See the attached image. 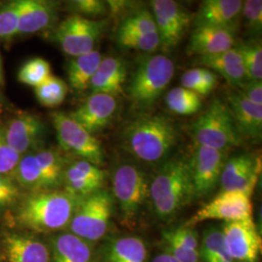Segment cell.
<instances>
[{
    "label": "cell",
    "mask_w": 262,
    "mask_h": 262,
    "mask_svg": "<svg viewBox=\"0 0 262 262\" xmlns=\"http://www.w3.org/2000/svg\"><path fill=\"white\" fill-rule=\"evenodd\" d=\"M178 141L175 123L161 115H141L125 125L121 137L127 154L149 164L168 159Z\"/></svg>",
    "instance_id": "1"
},
{
    "label": "cell",
    "mask_w": 262,
    "mask_h": 262,
    "mask_svg": "<svg viewBox=\"0 0 262 262\" xmlns=\"http://www.w3.org/2000/svg\"><path fill=\"white\" fill-rule=\"evenodd\" d=\"M79 198L66 190L31 192L19 203L17 221L37 232H50L69 225Z\"/></svg>",
    "instance_id": "2"
},
{
    "label": "cell",
    "mask_w": 262,
    "mask_h": 262,
    "mask_svg": "<svg viewBox=\"0 0 262 262\" xmlns=\"http://www.w3.org/2000/svg\"><path fill=\"white\" fill-rule=\"evenodd\" d=\"M192 197L187 159L175 158L163 162L150 183V198L156 215L161 220L171 219Z\"/></svg>",
    "instance_id": "3"
},
{
    "label": "cell",
    "mask_w": 262,
    "mask_h": 262,
    "mask_svg": "<svg viewBox=\"0 0 262 262\" xmlns=\"http://www.w3.org/2000/svg\"><path fill=\"white\" fill-rule=\"evenodd\" d=\"M175 74L173 60L165 55H156L141 61L131 75L127 93L138 109H149L167 89Z\"/></svg>",
    "instance_id": "4"
},
{
    "label": "cell",
    "mask_w": 262,
    "mask_h": 262,
    "mask_svg": "<svg viewBox=\"0 0 262 262\" xmlns=\"http://www.w3.org/2000/svg\"><path fill=\"white\" fill-rule=\"evenodd\" d=\"M194 144L227 151L238 147L242 137L227 104L215 99L190 126Z\"/></svg>",
    "instance_id": "5"
},
{
    "label": "cell",
    "mask_w": 262,
    "mask_h": 262,
    "mask_svg": "<svg viewBox=\"0 0 262 262\" xmlns=\"http://www.w3.org/2000/svg\"><path fill=\"white\" fill-rule=\"evenodd\" d=\"M63 157L53 149H39L23 156L13 177L19 187L31 192L55 189L63 182Z\"/></svg>",
    "instance_id": "6"
},
{
    "label": "cell",
    "mask_w": 262,
    "mask_h": 262,
    "mask_svg": "<svg viewBox=\"0 0 262 262\" xmlns=\"http://www.w3.org/2000/svg\"><path fill=\"white\" fill-rule=\"evenodd\" d=\"M113 194L117 200L125 225H134L150 197L147 174L137 165L122 163L113 174Z\"/></svg>",
    "instance_id": "7"
},
{
    "label": "cell",
    "mask_w": 262,
    "mask_h": 262,
    "mask_svg": "<svg viewBox=\"0 0 262 262\" xmlns=\"http://www.w3.org/2000/svg\"><path fill=\"white\" fill-rule=\"evenodd\" d=\"M112 210V196L103 189L80 198L69 224L72 234L86 242L100 240L108 231Z\"/></svg>",
    "instance_id": "8"
},
{
    "label": "cell",
    "mask_w": 262,
    "mask_h": 262,
    "mask_svg": "<svg viewBox=\"0 0 262 262\" xmlns=\"http://www.w3.org/2000/svg\"><path fill=\"white\" fill-rule=\"evenodd\" d=\"M106 28L104 19H86L72 14L56 27L54 38L63 53L76 57L93 52Z\"/></svg>",
    "instance_id": "9"
},
{
    "label": "cell",
    "mask_w": 262,
    "mask_h": 262,
    "mask_svg": "<svg viewBox=\"0 0 262 262\" xmlns=\"http://www.w3.org/2000/svg\"><path fill=\"white\" fill-rule=\"evenodd\" d=\"M52 122L56 129L58 144L62 150L97 166L102 165L103 149L101 142L94 135L77 123L69 114L53 113Z\"/></svg>",
    "instance_id": "10"
},
{
    "label": "cell",
    "mask_w": 262,
    "mask_h": 262,
    "mask_svg": "<svg viewBox=\"0 0 262 262\" xmlns=\"http://www.w3.org/2000/svg\"><path fill=\"white\" fill-rule=\"evenodd\" d=\"M225 161L226 151L193 143L187 162L194 197L207 196L215 189Z\"/></svg>",
    "instance_id": "11"
},
{
    "label": "cell",
    "mask_w": 262,
    "mask_h": 262,
    "mask_svg": "<svg viewBox=\"0 0 262 262\" xmlns=\"http://www.w3.org/2000/svg\"><path fill=\"white\" fill-rule=\"evenodd\" d=\"M150 6L159 32L160 48L169 52L183 40L192 17L181 4L173 0H154Z\"/></svg>",
    "instance_id": "12"
},
{
    "label": "cell",
    "mask_w": 262,
    "mask_h": 262,
    "mask_svg": "<svg viewBox=\"0 0 262 262\" xmlns=\"http://www.w3.org/2000/svg\"><path fill=\"white\" fill-rule=\"evenodd\" d=\"M250 195L242 191L223 190L200 208L187 225L206 221L233 222L253 219V204Z\"/></svg>",
    "instance_id": "13"
},
{
    "label": "cell",
    "mask_w": 262,
    "mask_h": 262,
    "mask_svg": "<svg viewBox=\"0 0 262 262\" xmlns=\"http://www.w3.org/2000/svg\"><path fill=\"white\" fill-rule=\"evenodd\" d=\"M222 232L225 247L234 261L256 262L261 239L253 219L225 223Z\"/></svg>",
    "instance_id": "14"
},
{
    "label": "cell",
    "mask_w": 262,
    "mask_h": 262,
    "mask_svg": "<svg viewBox=\"0 0 262 262\" xmlns=\"http://www.w3.org/2000/svg\"><path fill=\"white\" fill-rule=\"evenodd\" d=\"M4 126L10 147L20 157L42 148L46 127L36 115L21 113Z\"/></svg>",
    "instance_id": "15"
},
{
    "label": "cell",
    "mask_w": 262,
    "mask_h": 262,
    "mask_svg": "<svg viewBox=\"0 0 262 262\" xmlns=\"http://www.w3.org/2000/svg\"><path fill=\"white\" fill-rule=\"evenodd\" d=\"M261 160L251 154H240L228 159L220 178L223 190L242 191L252 196L258 182Z\"/></svg>",
    "instance_id": "16"
},
{
    "label": "cell",
    "mask_w": 262,
    "mask_h": 262,
    "mask_svg": "<svg viewBox=\"0 0 262 262\" xmlns=\"http://www.w3.org/2000/svg\"><path fill=\"white\" fill-rule=\"evenodd\" d=\"M117 109L116 97L108 94H94L69 116L89 133L94 135L111 123Z\"/></svg>",
    "instance_id": "17"
},
{
    "label": "cell",
    "mask_w": 262,
    "mask_h": 262,
    "mask_svg": "<svg viewBox=\"0 0 262 262\" xmlns=\"http://www.w3.org/2000/svg\"><path fill=\"white\" fill-rule=\"evenodd\" d=\"M241 0H205L197 10L194 27L208 26L236 31L242 16Z\"/></svg>",
    "instance_id": "18"
},
{
    "label": "cell",
    "mask_w": 262,
    "mask_h": 262,
    "mask_svg": "<svg viewBox=\"0 0 262 262\" xmlns=\"http://www.w3.org/2000/svg\"><path fill=\"white\" fill-rule=\"evenodd\" d=\"M106 174L94 163L80 159L67 166L63 175L66 191L77 198H84L101 189Z\"/></svg>",
    "instance_id": "19"
},
{
    "label": "cell",
    "mask_w": 262,
    "mask_h": 262,
    "mask_svg": "<svg viewBox=\"0 0 262 262\" xmlns=\"http://www.w3.org/2000/svg\"><path fill=\"white\" fill-rule=\"evenodd\" d=\"M236 46V31L215 27H194L190 34L187 54L190 56L216 55Z\"/></svg>",
    "instance_id": "20"
},
{
    "label": "cell",
    "mask_w": 262,
    "mask_h": 262,
    "mask_svg": "<svg viewBox=\"0 0 262 262\" xmlns=\"http://www.w3.org/2000/svg\"><path fill=\"white\" fill-rule=\"evenodd\" d=\"M18 6L19 35L34 34L52 27L58 12V3L49 0H18Z\"/></svg>",
    "instance_id": "21"
},
{
    "label": "cell",
    "mask_w": 262,
    "mask_h": 262,
    "mask_svg": "<svg viewBox=\"0 0 262 262\" xmlns=\"http://www.w3.org/2000/svg\"><path fill=\"white\" fill-rule=\"evenodd\" d=\"M230 112L241 135L250 140L258 141L262 135V106L248 100L244 94L235 90L227 95Z\"/></svg>",
    "instance_id": "22"
},
{
    "label": "cell",
    "mask_w": 262,
    "mask_h": 262,
    "mask_svg": "<svg viewBox=\"0 0 262 262\" xmlns=\"http://www.w3.org/2000/svg\"><path fill=\"white\" fill-rule=\"evenodd\" d=\"M196 63L223 76L228 84L236 89H240L249 80L242 57L236 46L216 55L198 56Z\"/></svg>",
    "instance_id": "23"
},
{
    "label": "cell",
    "mask_w": 262,
    "mask_h": 262,
    "mask_svg": "<svg viewBox=\"0 0 262 262\" xmlns=\"http://www.w3.org/2000/svg\"><path fill=\"white\" fill-rule=\"evenodd\" d=\"M126 79V66L116 56L102 57L89 89L92 94H102L116 97L122 93Z\"/></svg>",
    "instance_id": "24"
},
{
    "label": "cell",
    "mask_w": 262,
    "mask_h": 262,
    "mask_svg": "<svg viewBox=\"0 0 262 262\" xmlns=\"http://www.w3.org/2000/svg\"><path fill=\"white\" fill-rule=\"evenodd\" d=\"M3 245L9 262H50L51 259L46 245L30 236L6 235Z\"/></svg>",
    "instance_id": "25"
},
{
    "label": "cell",
    "mask_w": 262,
    "mask_h": 262,
    "mask_svg": "<svg viewBox=\"0 0 262 262\" xmlns=\"http://www.w3.org/2000/svg\"><path fill=\"white\" fill-rule=\"evenodd\" d=\"M101 59V54L96 50L73 57L67 66V78L70 86L76 92L88 90Z\"/></svg>",
    "instance_id": "26"
},
{
    "label": "cell",
    "mask_w": 262,
    "mask_h": 262,
    "mask_svg": "<svg viewBox=\"0 0 262 262\" xmlns=\"http://www.w3.org/2000/svg\"><path fill=\"white\" fill-rule=\"evenodd\" d=\"M92 255L86 241L72 233L57 236L53 244L52 262H92Z\"/></svg>",
    "instance_id": "27"
},
{
    "label": "cell",
    "mask_w": 262,
    "mask_h": 262,
    "mask_svg": "<svg viewBox=\"0 0 262 262\" xmlns=\"http://www.w3.org/2000/svg\"><path fill=\"white\" fill-rule=\"evenodd\" d=\"M147 247L136 236H124L114 240L105 253L106 262H146Z\"/></svg>",
    "instance_id": "28"
},
{
    "label": "cell",
    "mask_w": 262,
    "mask_h": 262,
    "mask_svg": "<svg viewBox=\"0 0 262 262\" xmlns=\"http://www.w3.org/2000/svg\"><path fill=\"white\" fill-rule=\"evenodd\" d=\"M202 262H235L225 247L222 229L207 228L199 244V260Z\"/></svg>",
    "instance_id": "29"
},
{
    "label": "cell",
    "mask_w": 262,
    "mask_h": 262,
    "mask_svg": "<svg viewBox=\"0 0 262 262\" xmlns=\"http://www.w3.org/2000/svg\"><path fill=\"white\" fill-rule=\"evenodd\" d=\"M169 111L179 116H191L202 108V99L195 94L183 86L172 89L165 97Z\"/></svg>",
    "instance_id": "30"
},
{
    "label": "cell",
    "mask_w": 262,
    "mask_h": 262,
    "mask_svg": "<svg viewBox=\"0 0 262 262\" xmlns=\"http://www.w3.org/2000/svg\"><path fill=\"white\" fill-rule=\"evenodd\" d=\"M38 102L44 107L55 108L66 100L68 85L63 80L51 75L43 84L34 89Z\"/></svg>",
    "instance_id": "31"
},
{
    "label": "cell",
    "mask_w": 262,
    "mask_h": 262,
    "mask_svg": "<svg viewBox=\"0 0 262 262\" xmlns=\"http://www.w3.org/2000/svg\"><path fill=\"white\" fill-rule=\"evenodd\" d=\"M249 80L262 79V47L260 42H242L236 45Z\"/></svg>",
    "instance_id": "32"
},
{
    "label": "cell",
    "mask_w": 262,
    "mask_h": 262,
    "mask_svg": "<svg viewBox=\"0 0 262 262\" xmlns=\"http://www.w3.org/2000/svg\"><path fill=\"white\" fill-rule=\"evenodd\" d=\"M19 35L18 0L0 4V41L10 43Z\"/></svg>",
    "instance_id": "33"
},
{
    "label": "cell",
    "mask_w": 262,
    "mask_h": 262,
    "mask_svg": "<svg viewBox=\"0 0 262 262\" xmlns=\"http://www.w3.org/2000/svg\"><path fill=\"white\" fill-rule=\"evenodd\" d=\"M51 75V66L47 60L42 57H34L28 60L20 68L18 80L21 84L35 89L43 84Z\"/></svg>",
    "instance_id": "34"
},
{
    "label": "cell",
    "mask_w": 262,
    "mask_h": 262,
    "mask_svg": "<svg viewBox=\"0 0 262 262\" xmlns=\"http://www.w3.org/2000/svg\"><path fill=\"white\" fill-rule=\"evenodd\" d=\"M117 31L142 34L159 33L152 13L147 9L139 10L128 15L121 23Z\"/></svg>",
    "instance_id": "35"
},
{
    "label": "cell",
    "mask_w": 262,
    "mask_h": 262,
    "mask_svg": "<svg viewBox=\"0 0 262 262\" xmlns=\"http://www.w3.org/2000/svg\"><path fill=\"white\" fill-rule=\"evenodd\" d=\"M117 42L125 49L150 53L160 47L159 33L142 34L117 31Z\"/></svg>",
    "instance_id": "36"
},
{
    "label": "cell",
    "mask_w": 262,
    "mask_h": 262,
    "mask_svg": "<svg viewBox=\"0 0 262 262\" xmlns=\"http://www.w3.org/2000/svg\"><path fill=\"white\" fill-rule=\"evenodd\" d=\"M20 158L10 147L5 135V126L0 121V174L13 176Z\"/></svg>",
    "instance_id": "37"
},
{
    "label": "cell",
    "mask_w": 262,
    "mask_h": 262,
    "mask_svg": "<svg viewBox=\"0 0 262 262\" xmlns=\"http://www.w3.org/2000/svg\"><path fill=\"white\" fill-rule=\"evenodd\" d=\"M68 6L73 15L86 19H95L108 13L107 2L102 0H75L70 1Z\"/></svg>",
    "instance_id": "38"
},
{
    "label": "cell",
    "mask_w": 262,
    "mask_h": 262,
    "mask_svg": "<svg viewBox=\"0 0 262 262\" xmlns=\"http://www.w3.org/2000/svg\"><path fill=\"white\" fill-rule=\"evenodd\" d=\"M242 16L249 32L253 34H260L262 29L261 0L243 1Z\"/></svg>",
    "instance_id": "39"
},
{
    "label": "cell",
    "mask_w": 262,
    "mask_h": 262,
    "mask_svg": "<svg viewBox=\"0 0 262 262\" xmlns=\"http://www.w3.org/2000/svg\"><path fill=\"white\" fill-rule=\"evenodd\" d=\"M20 197V187L13 176L0 174V212L13 206Z\"/></svg>",
    "instance_id": "40"
},
{
    "label": "cell",
    "mask_w": 262,
    "mask_h": 262,
    "mask_svg": "<svg viewBox=\"0 0 262 262\" xmlns=\"http://www.w3.org/2000/svg\"><path fill=\"white\" fill-rule=\"evenodd\" d=\"M163 237L175 241L187 250L199 252V239L196 231H194L189 225L179 226L177 228L165 231Z\"/></svg>",
    "instance_id": "41"
},
{
    "label": "cell",
    "mask_w": 262,
    "mask_h": 262,
    "mask_svg": "<svg viewBox=\"0 0 262 262\" xmlns=\"http://www.w3.org/2000/svg\"><path fill=\"white\" fill-rule=\"evenodd\" d=\"M181 86L199 94L200 96L206 95L201 83V67L192 68L186 71L181 78Z\"/></svg>",
    "instance_id": "42"
},
{
    "label": "cell",
    "mask_w": 262,
    "mask_h": 262,
    "mask_svg": "<svg viewBox=\"0 0 262 262\" xmlns=\"http://www.w3.org/2000/svg\"><path fill=\"white\" fill-rule=\"evenodd\" d=\"M244 96L255 105L262 106V82L258 80H248L239 90Z\"/></svg>",
    "instance_id": "43"
},
{
    "label": "cell",
    "mask_w": 262,
    "mask_h": 262,
    "mask_svg": "<svg viewBox=\"0 0 262 262\" xmlns=\"http://www.w3.org/2000/svg\"><path fill=\"white\" fill-rule=\"evenodd\" d=\"M201 83L207 95L215 90L217 84V76L210 69L201 67Z\"/></svg>",
    "instance_id": "44"
},
{
    "label": "cell",
    "mask_w": 262,
    "mask_h": 262,
    "mask_svg": "<svg viewBox=\"0 0 262 262\" xmlns=\"http://www.w3.org/2000/svg\"><path fill=\"white\" fill-rule=\"evenodd\" d=\"M151 262H179L175 257H173L170 253H162L157 255Z\"/></svg>",
    "instance_id": "45"
},
{
    "label": "cell",
    "mask_w": 262,
    "mask_h": 262,
    "mask_svg": "<svg viewBox=\"0 0 262 262\" xmlns=\"http://www.w3.org/2000/svg\"><path fill=\"white\" fill-rule=\"evenodd\" d=\"M4 84V75H3V66H2V60L0 56V86Z\"/></svg>",
    "instance_id": "46"
}]
</instances>
